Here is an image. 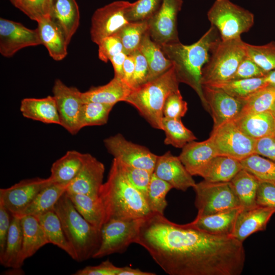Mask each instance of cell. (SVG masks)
<instances>
[{
	"instance_id": "51",
	"label": "cell",
	"mask_w": 275,
	"mask_h": 275,
	"mask_svg": "<svg viewBox=\"0 0 275 275\" xmlns=\"http://www.w3.org/2000/svg\"><path fill=\"white\" fill-rule=\"evenodd\" d=\"M267 73L246 55L239 64L231 80L264 77Z\"/></svg>"
},
{
	"instance_id": "18",
	"label": "cell",
	"mask_w": 275,
	"mask_h": 275,
	"mask_svg": "<svg viewBox=\"0 0 275 275\" xmlns=\"http://www.w3.org/2000/svg\"><path fill=\"white\" fill-rule=\"evenodd\" d=\"M104 171V164L91 154L87 153L82 168L69 184L66 192L87 195L99 198L103 184Z\"/></svg>"
},
{
	"instance_id": "58",
	"label": "cell",
	"mask_w": 275,
	"mask_h": 275,
	"mask_svg": "<svg viewBox=\"0 0 275 275\" xmlns=\"http://www.w3.org/2000/svg\"><path fill=\"white\" fill-rule=\"evenodd\" d=\"M154 272L144 271L139 268H133L129 266L120 267L118 275H155Z\"/></svg>"
},
{
	"instance_id": "25",
	"label": "cell",
	"mask_w": 275,
	"mask_h": 275,
	"mask_svg": "<svg viewBox=\"0 0 275 275\" xmlns=\"http://www.w3.org/2000/svg\"><path fill=\"white\" fill-rule=\"evenodd\" d=\"M233 120L243 133L256 140L275 134V118L270 111L240 114Z\"/></svg>"
},
{
	"instance_id": "45",
	"label": "cell",
	"mask_w": 275,
	"mask_h": 275,
	"mask_svg": "<svg viewBox=\"0 0 275 275\" xmlns=\"http://www.w3.org/2000/svg\"><path fill=\"white\" fill-rule=\"evenodd\" d=\"M162 0H137L132 3L126 16L129 22L148 20L159 9Z\"/></svg>"
},
{
	"instance_id": "52",
	"label": "cell",
	"mask_w": 275,
	"mask_h": 275,
	"mask_svg": "<svg viewBox=\"0 0 275 275\" xmlns=\"http://www.w3.org/2000/svg\"><path fill=\"white\" fill-rule=\"evenodd\" d=\"M256 204L259 206L275 209V183L259 181Z\"/></svg>"
},
{
	"instance_id": "12",
	"label": "cell",
	"mask_w": 275,
	"mask_h": 275,
	"mask_svg": "<svg viewBox=\"0 0 275 275\" xmlns=\"http://www.w3.org/2000/svg\"><path fill=\"white\" fill-rule=\"evenodd\" d=\"M108 152L120 161L153 173L158 155L147 147L127 140L121 133L104 140Z\"/></svg>"
},
{
	"instance_id": "20",
	"label": "cell",
	"mask_w": 275,
	"mask_h": 275,
	"mask_svg": "<svg viewBox=\"0 0 275 275\" xmlns=\"http://www.w3.org/2000/svg\"><path fill=\"white\" fill-rule=\"evenodd\" d=\"M275 209L257 205L250 209H241L229 234L231 237L241 242L251 235L266 229Z\"/></svg>"
},
{
	"instance_id": "1",
	"label": "cell",
	"mask_w": 275,
	"mask_h": 275,
	"mask_svg": "<svg viewBox=\"0 0 275 275\" xmlns=\"http://www.w3.org/2000/svg\"><path fill=\"white\" fill-rule=\"evenodd\" d=\"M135 243L170 275H240L244 266L242 242L189 223L176 224L157 213L143 218Z\"/></svg>"
},
{
	"instance_id": "39",
	"label": "cell",
	"mask_w": 275,
	"mask_h": 275,
	"mask_svg": "<svg viewBox=\"0 0 275 275\" xmlns=\"http://www.w3.org/2000/svg\"><path fill=\"white\" fill-rule=\"evenodd\" d=\"M172 188L173 187L169 183L158 178L153 173L145 197L151 212L164 214L168 205L166 196Z\"/></svg>"
},
{
	"instance_id": "61",
	"label": "cell",
	"mask_w": 275,
	"mask_h": 275,
	"mask_svg": "<svg viewBox=\"0 0 275 275\" xmlns=\"http://www.w3.org/2000/svg\"><path fill=\"white\" fill-rule=\"evenodd\" d=\"M20 0H10V1L15 6Z\"/></svg>"
},
{
	"instance_id": "40",
	"label": "cell",
	"mask_w": 275,
	"mask_h": 275,
	"mask_svg": "<svg viewBox=\"0 0 275 275\" xmlns=\"http://www.w3.org/2000/svg\"><path fill=\"white\" fill-rule=\"evenodd\" d=\"M147 20L129 22L116 34L120 39L124 51L131 54L138 50L144 35L148 32Z\"/></svg>"
},
{
	"instance_id": "26",
	"label": "cell",
	"mask_w": 275,
	"mask_h": 275,
	"mask_svg": "<svg viewBox=\"0 0 275 275\" xmlns=\"http://www.w3.org/2000/svg\"><path fill=\"white\" fill-rule=\"evenodd\" d=\"M20 111L25 118L46 124L60 125L57 104L53 96L42 98H24L21 101Z\"/></svg>"
},
{
	"instance_id": "31",
	"label": "cell",
	"mask_w": 275,
	"mask_h": 275,
	"mask_svg": "<svg viewBox=\"0 0 275 275\" xmlns=\"http://www.w3.org/2000/svg\"><path fill=\"white\" fill-rule=\"evenodd\" d=\"M242 169L240 160L217 155L207 164L199 176L210 182H230Z\"/></svg>"
},
{
	"instance_id": "57",
	"label": "cell",
	"mask_w": 275,
	"mask_h": 275,
	"mask_svg": "<svg viewBox=\"0 0 275 275\" xmlns=\"http://www.w3.org/2000/svg\"><path fill=\"white\" fill-rule=\"evenodd\" d=\"M134 59L133 54L127 55L123 65V79L130 87L134 70Z\"/></svg>"
},
{
	"instance_id": "42",
	"label": "cell",
	"mask_w": 275,
	"mask_h": 275,
	"mask_svg": "<svg viewBox=\"0 0 275 275\" xmlns=\"http://www.w3.org/2000/svg\"><path fill=\"white\" fill-rule=\"evenodd\" d=\"M114 106L97 102L84 103L79 119L80 130L86 126H101L106 124Z\"/></svg>"
},
{
	"instance_id": "29",
	"label": "cell",
	"mask_w": 275,
	"mask_h": 275,
	"mask_svg": "<svg viewBox=\"0 0 275 275\" xmlns=\"http://www.w3.org/2000/svg\"><path fill=\"white\" fill-rule=\"evenodd\" d=\"M242 207L212 214L196 216L189 224L198 229L216 235H229Z\"/></svg>"
},
{
	"instance_id": "37",
	"label": "cell",
	"mask_w": 275,
	"mask_h": 275,
	"mask_svg": "<svg viewBox=\"0 0 275 275\" xmlns=\"http://www.w3.org/2000/svg\"><path fill=\"white\" fill-rule=\"evenodd\" d=\"M268 84L264 76L230 80L212 87L219 88L234 98L244 102Z\"/></svg>"
},
{
	"instance_id": "34",
	"label": "cell",
	"mask_w": 275,
	"mask_h": 275,
	"mask_svg": "<svg viewBox=\"0 0 275 275\" xmlns=\"http://www.w3.org/2000/svg\"><path fill=\"white\" fill-rule=\"evenodd\" d=\"M77 211L99 230L105 222V211L100 198L87 195L66 192Z\"/></svg>"
},
{
	"instance_id": "27",
	"label": "cell",
	"mask_w": 275,
	"mask_h": 275,
	"mask_svg": "<svg viewBox=\"0 0 275 275\" xmlns=\"http://www.w3.org/2000/svg\"><path fill=\"white\" fill-rule=\"evenodd\" d=\"M37 23L41 44L47 49L49 56L55 61L64 59L68 54V44L61 29L50 17Z\"/></svg>"
},
{
	"instance_id": "9",
	"label": "cell",
	"mask_w": 275,
	"mask_h": 275,
	"mask_svg": "<svg viewBox=\"0 0 275 275\" xmlns=\"http://www.w3.org/2000/svg\"><path fill=\"white\" fill-rule=\"evenodd\" d=\"M209 138L219 155L241 160L255 153L256 140L243 133L233 120L213 127Z\"/></svg>"
},
{
	"instance_id": "48",
	"label": "cell",
	"mask_w": 275,
	"mask_h": 275,
	"mask_svg": "<svg viewBox=\"0 0 275 275\" xmlns=\"http://www.w3.org/2000/svg\"><path fill=\"white\" fill-rule=\"evenodd\" d=\"M187 109V103L183 100L178 90L167 97L163 107V115L166 118L181 119Z\"/></svg>"
},
{
	"instance_id": "46",
	"label": "cell",
	"mask_w": 275,
	"mask_h": 275,
	"mask_svg": "<svg viewBox=\"0 0 275 275\" xmlns=\"http://www.w3.org/2000/svg\"><path fill=\"white\" fill-rule=\"evenodd\" d=\"M50 0H20L14 6L37 22L50 17Z\"/></svg>"
},
{
	"instance_id": "43",
	"label": "cell",
	"mask_w": 275,
	"mask_h": 275,
	"mask_svg": "<svg viewBox=\"0 0 275 275\" xmlns=\"http://www.w3.org/2000/svg\"><path fill=\"white\" fill-rule=\"evenodd\" d=\"M240 114L270 111L275 104V85L268 84L243 102Z\"/></svg>"
},
{
	"instance_id": "41",
	"label": "cell",
	"mask_w": 275,
	"mask_h": 275,
	"mask_svg": "<svg viewBox=\"0 0 275 275\" xmlns=\"http://www.w3.org/2000/svg\"><path fill=\"white\" fill-rule=\"evenodd\" d=\"M242 169L260 181L275 183V162L257 153L240 160Z\"/></svg>"
},
{
	"instance_id": "14",
	"label": "cell",
	"mask_w": 275,
	"mask_h": 275,
	"mask_svg": "<svg viewBox=\"0 0 275 275\" xmlns=\"http://www.w3.org/2000/svg\"><path fill=\"white\" fill-rule=\"evenodd\" d=\"M59 113L60 126L74 135L80 130L79 119L84 103L81 92L75 87H69L60 79L55 80L52 88Z\"/></svg>"
},
{
	"instance_id": "56",
	"label": "cell",
	"mask_w": 275,
	"mask_h": 275,
	"mask_svg": "<svg viewBox=\"0 0 275 275\" xmlns=\"http://www.w3.org/2000/svg\"><path fill=\"white\" fill-rule=\"evenodd\" d=\"M127 55L125 51H122L113 56L109 60L114 70V77L123 79V65Z\"/></svg>"
},
{
	"instance_id": "13",
	"label": "cell",
	"mask_w": 275,
	"mask_h": 275,
	"mask_svg": "<svg viewBox=\"0 0 275 275\" xmlns=\"http://www.w3.org/2000/svg\"><path fill=\"white\" fill-rule=\"evenodd\" d=\"M182 4L183 0H162L159 9L147 20L150 37L160 45L180 41L177 17Z\"/></svg>"
},
{
	"instance_id": "24",
	"label": "cell",
	"mask_w": 275,
	"mask_h": 275,
	"mask_svg": "<svg viewBox=\"0 0 275 275\" xmlns=\"http://www.w3.org/2000/svg\"><path fill=\"white\" fill-rule=\"evenodd\" d=\"M50 17L61 29L69 44L79 24V11L76 1L52 0Z\"/></svg>"
},
{
	"instance_id": "17",
	"label": "cell",
	"mask_w": 275,
	"mask_h": 275,
	"mask_svg": "<svg viewBox=\"0 0 275 275\" xmlns=\"http://www.w3.org/2000/svg\"><path fill=\"white\" fill-rule=\"evenodd\" d=\"M202 91L213 121V127L234 120L240 113L243 102L224 90L214 87L202 86Z\"/></svg>"
},
{
	"instance_id": "10",
	"label": "cell",
	"mask_w": 275,
	"mask_h": 275,
	"mask_svg": "<svg viewBox=\"0 0 275 275\" xmlns=\"http://www.w3.org/2000/svg\"><path fill=\"white\" fill-rule=\"evenodd\" d=\"M143 218L131 220L110 219L101 228V241L93 258L123 253L135 243Z\"/></svg>"
},
{
	"instance_id": "49",
	"label": "cell",
	"mask_w": 275,
	"mask_h": 275,
	"mask_svg": "<svg viewBox=\"0 0 275 275\" xmlns=\"http://www.w3.org/2000/svg\"><path fill=\"white\" fill-rule=\"evenodd\" d=\"M98 45L99 59L105 63L113 56L124 51L122 43L116 35L104 38Z\"/></svg>"
},
{
	"instance_id": "59",
	"label": "cell",
	"mask_w": 275,
	"mask_h": 275,
	"mask_svg": "<svg viewBox=\"0 0 275 275\" xmlns=\"http://www.w3.org/2000/svg\"><path fill=\"white\" fill-rule=\"evenodd\" d=\"M264 77L267 83L275 85V69L268 72Z\"/></svg>"
},
{
	"instance_id": "6",
	"label": "cell",
	"mask_w": 275,
	"mask_h": 275,
	"mask_svg": "<svg viewBox=\"0 0 275 275\" xmlns=\"http://www.w3.org/2000/svg\"><path fill=\"white\" fill-rule=\"evenodd\" d=\"M246 43L240 37L220 39L212 48L202 70L201 85L213 86L230 80L246 56Z\"/></svg>"
},
{
	"instance_id": "53",
	"label": "cell",
	"mask_w": 275,
	"mask_h": 275,
	"mask_svg": "<svg viewBox=\"0 0 275 275\" xmlns=\"http://www.w3.org/2000/svg\"><path fill=\"white\" fill-rule=\"evenodd\" d=\"M120 267L114 265L108 259L96 266H87L78 270L75 275H118Z\"/></svg>"
},
{
	"instance_id": "35",
	"label": "cell",
	"mask_w": 275,
	"mask_h": 275,
	"mask_svg": "<svg viewBox=\"0 0 275 275\" xmlns=\"http://www.w3.org/2000/svg\"><path fill=\"white\" fill-rule=\"evenodd\" d=\"M259 181L254 175L242 169L230 181L243 209H250L258 205L256 195Z\"/></svg>"
},
{
	"instance_id": "54",
	"label": "cell",
	"mask_w": 275,
	"mask_h": 275,
	"mask_svg": "<svg viewBox=\"0 0 275 275\" xmlns=\"http://www.w3.org/2000/svg\"><path fill=\"white\" fill-rule=\"evenodd\" d=\"M12 218L11 212L0 203V258L3 257L5 251Z\"/></svg>"
},
{
	"instance_id": "11",
	"label": "cell",
	"mask_w": 275,
	"mask_h": 275,
	"mask_svg": "<svg viewBox=\"0 0 275 275\" xmlns=\"http://www.w3.org/2000/svg\"><path fill=\"white\" fill-rule=\"evenodd\" d=\"M131 4L128 1H117L97 9L91 19L92 41L98 45L103 39L116 34L128 23L126 14Z\"/></svg>"
},
{
	"instance_id": "19",
	"label": "cell",
	"mask_w": 275,
	"mask_h": 275,
	"mask_svg": "<svg viewBox=\"0 0 275 275\" xmlns=\"http://www.w3.org/2000/svg\"><path fill=\"white\" fill-rule=\"evenodd\" d=\"M153 173L173 188L183 191L193 188L196 183L179 156L173 155L169 151L157 156Z\"/></svg>"
},
{
	"instance_id": "4",
	"label": "cell",
	"mask_w": 275,
	"mask_h": 275,
	"mask_svg": "<svg viewBox=\"0 0 275 275\" xmlns=\"http://www.w3.org/2000/svg\"><path fill=\"white\" fill-rule=\"evenodd\" d=\"M179 83L173 65L162 75L132 89L124 102L133 106L152 127L162 130L164 102L179 90Z\"/></svg>"
},
{
	"instance_id": "30",
	"label": "cell",
	"mask_w": 275,
	"mask_h": 275,
	"mask_svg": "<svg viewBox=\"0 0 275 275\" xmlns=\"http://www.w3.org/2000/svg\"><path fill=\"white\" fill-rule=\"evenodd\" d=\"M138 50L144 56L149 66L147 81L162 75L173 66L161 46L151 39L148 32L143 36Z\"/></svg>"
},
{
	"instance_id": "28",
	"label": "cell",
	"mask_w": 275,
	"mask_h": 275,
	"mask_svg": "<svg viewBox=\"0 0 275 275\" xmlns=\"http://www.w3.org/2000/svg\"><path fill=\"white\" fill-rule=\"evenodd\" d=\"M87 156V153L68 151L52 163L49 177L51 183L69 184L80 172Z\"/></svg>"
},
{
	"instance_id": "23",
	"label": "cell",
	"mask_w": 275,
	"mask_h": 275,
	"mask_svg": "<svg viewBox=\"0 0 275 275\" xmlns=\"http://www.w3.org/2000/svg\"><path fill=\"white\" fill-rule=\"evenodd\" d=\"M132 88L122 78L114 77L107 84L98 87H91L85 92L81 93L84 103L97 102L115 105L124 101Z\"/></svg>"
},
{
	"instance_id": "60",
	"label": "cell",
	"mask_w": 275,
	"mask_h": 275,
	"mask_svg": "<svg viewBox=\"0 0 275 275\" xmlns=\"http://www.w3.org/2000/svg\"><path fill=\"white\" fill-rule=\"evenodd\" d=\"M270 111L271 112L272 114H273V116H274V117L275 118V104H274V105L272 107Z\"/></svg>"
},
{
	"instance_id": "62",
	"label": "cell",
	"mask_w": 275,
	"mask_h": 275,
	"mask_svg": "<svg viewBox=\"0 0 275 275\" xmlns=\"http://www.w3.org/2000/svg\"><path fill=\"white\" fill-rule=\"evenodd\" d=\"M50 1H51V3L52 0H50Z\"/></svg>"
},
{
	"instance_id": "8",
	"label": "cell",
	"mask_w": 275,
	"mask_h": 275,
	"mask_svg": "<svg viewBox=\"0 0 275 275\" xmlns=\"http://www.w3.org/2000/svg\"><path fill=\"white\" fill-rule=\"evenodd\" d=\"M193 189L198 217L241 207L230 182L204 180L196 183Z\"/></svg>"
},
{
	"instance_id": "16",
	"label": "cell",
	"mask_w": 275,
	"mask_h": 275,
	"mask_svg": "<svg viewBox=\"0 0 275 275\" xmlns=\"http://www.w3.org/2000/svg\"><path fill=\"white\" fill-rule=\"evenodd\" d=\"M41 44L36 30L29 29L19 22L0 19V52L11 57L19 50Z\"/></svg>"
},
{
	"instance_id": "55",
	"label": "cell",
	"mask_w": 275,
	"mask_h": 275,
	"mask_svg": "<svg viewBox=\"0 0 275 275\" xmlns=\"http://www.w3.org/2000/svg\"><path fill=\"white\" fill-rule=\"evenodd\" d=\"M255 153L275 162V134L257 140Z\"/></svg>"
},
{
	"instance_id": "47",
	"label": "cell",
	"mask_w": 275,
	"mask_h": 275,
	"mask_svg": "<svg viewBox=\"0 0 275 275\" xmlns=\"http://www.w3.org/2000/svg\"><path fill=\"white\" fill-rule=\"evenodd\" d=\"M117 160L122 172L129 182L145 197L153 173L145 169L127 165Z\"/></svg>"
},
{
	"instance_id": "22",
	"label": "cell",
	"mask_w": 275,
	"mask_h": 275,
	"mask_svg": "<svg viewBox=\"0 0 275 275\" xmlns=\"http://www.w3.org/2000/svg\"><path fill=\"white\" fill-rule=\"evenodd\" d=\"M22 230V247L17 263L21 267L25 259L32 257L41 248L48 244L44 231L36 216L20 217Z\"/></svg>"
},
{
	"instance_id": "36",
	"label": "cell",
	"mask_w": 275,
	"mask_h": 275,
	"mask_svg": "<svg viewBox=\"0 0 275 275\" xmlns=\"http://www.w3.org/2000/svg\"><path fill=\"white\" fill-rule=\"evenodd\" d=\"M22 238L21 218L12 215L5 251L3 257L0 258L1 265L6 267L17 268L22 247Z\"/></svg>"
},
{
	"instance_id": "15",
	"label": "cell",
	"mask_w": 275,
	"mask_h": 275,
	"mask_svg": "<svg viewBox=\"0 0 275 275\" xmlns=\"http://www.w3.org/2000/svg\"><path fill=\"white\" fill-rule=\"evenodd\" d=\"M51 183L49 177L22 180L8 188H1L0 203L12 215H17L33 201L42 189Z\"/></svg>"
},
{
	"instance_id": "2",
	"label": "cell",
	"mask_w": 275,
	"mask_h": 275,
	"mask_svg": "<svg viewBox=\"0 0 275 275\" xmlns=\"http://www.w3.org/2000/svg\"><path fill=\"white\" fill-rule=\"evenodd\" d=\"M220 39L217 30L211 25L192 44L184 45L179 41L160 45L173 63L178 81L188 85L196 92L208 113L201 82L202 70L208 61L212 48Z\"/></svg>"
},
{
	"instance_id": "50",
	"label": "cell",
	"mask_w": 275,
	"mask_h": 275,
	"mask_svg": "<svg viewBox=\"0 0 275 275\" xmlns=\"http://www.w3.org/2000/svg\"><path fill=\"white\" fill-rule=\"evenodd\" d=\"M134 59V70L131 83L132 89L147 82L149 69L144 56L137 50L132 53Z\"/></svg>"
},
{
	"instance_id": "3",
	"label": "cell",
	"mask_w": 275,
	"mask_h": 275,
	"mask_svg": "<svg viewBox=\"0 0 275 275\" xmlns=\"http://www.w3.org/2000/svg\"><path fill=\"white\" fill-rule=\"evenodd\" d=\"M99 198L105 211V223L110 219L144 218L152 213L144 196L129 182L114 158Z\"/></svg>"
},
{
	"instance_id": "44",
	"label": "cell",
	"mask_w": 275,
	"mask_h": 275,
	"mask_svg": "<svg viewBox=\"0 0 275 275\" xmlns=\"http://www.w3.org/2000/svg\"><path fill=\"white\" fill-rule=\"evenodd\" d=\"M246 55L263 71L275 69V41L261 45L246 43Z\"/></svg>"
},
{
	"instance_id": "21",
	"label": "cell",
	"mask_w": 275,
	"mask_h": 275,
	"mask_svg": "<svg viewBox=\"0 0 275 275\" xmlns=\"http://www.w3.org/2000/svg\"><path fill=\"white\" fill-rule=\"evenodd\" d=\"M182 149L179 157L192 176H199L210 160L217 155L209 138L202 142L191 141Z\"/></svg>"
},
{
	"instance_id": "5",
	"label": "cell",
	"mask_w": 275,
	"mask_h": 275,
	"mask_svg": "<svg viewBox=\"0 0 275 275\" xmlns=\"http://www.w3.org/2000/svg\"><path fill=\"white\" fill-rule=\"evenodd\" d=\"M54 210L60 219L68 241L77 255V261L93 258L100 246L101 230L82 217L66 192L55 205Z\"/></svg>"
},
{
	"instance_id": "32",
	"label": "cell",
	"mask_w": 275,
	"mask_h": 275,
	"mask_svg": "<svg viewBox=\"0 0 275 275\" xmlns=\"http://www.w3.org/2000/svg\"><path fill=\"white\" fill-rule=\"evenodd\" d=\"M36 217L42 226L49 243L57 246L77 261V255L68 241L60 219L54 209Z\"/></svg>"
},
{
	"instance_id": "33",
	"label": "cell",
	"mask_w": 275,
	"mask_h": 275,
	"mask_svg": "<svg viewBox=\"0 0 275 275\" xmlns=\"http://www.w3.org/2000/svg\"><path fill=\"white\" fill-rule=\"evenodd\" d=\"M68 185L50 184L42 189L21 213L13 216L19 217L25 215L37 216L53 210L59 199L66 192Z\"/></svg>"
},
{
	"instance_id": "7",
	"label": "cell",
	"mask_w": 275,
	"mask_h": 275,
	"mask_svg": "<svg viewBox=\"0 0 275 275\" xmlns=\"http://www.w3.org/2000/svg\"><path fill=\"white\" fill-rule=\"evenodd\" d=\"M212 26L222 40L233 39L248 32L254 23V15L229 0H215L207 12Z\"/></svg>"
},
{
	"instance_id": "38",
	"label": "cell",
	"mask_w": 275,
	"mask_h": 275,
	"mask_svg": "<svg viewBox=\"0 0 275 275\" xmlns=\"http://www.w3.org/2000/svg\"><path fill=\"white\" fill-rule=\"evenodd\" d=\"M162 125L165 133L166 145L182 148L187 143L197 139L193 132L184 125L181 119L163 117Z\"/></svg>"
}]
</instances>
